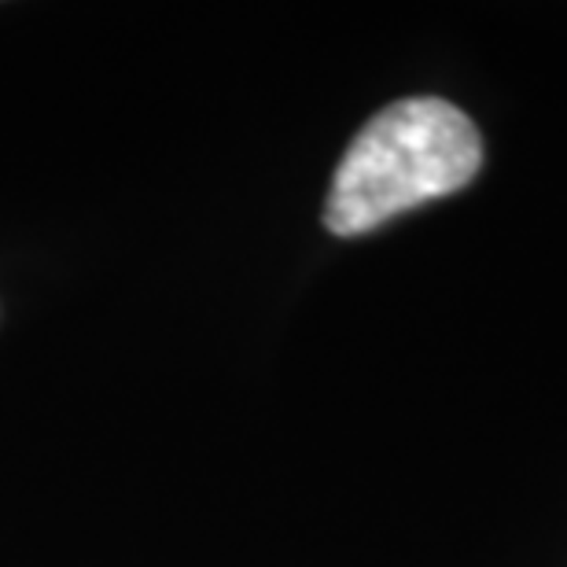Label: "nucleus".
<instances>
[{
    "label": "nucleus",
    "instance_id": "obj_1",
    "mask_svg": "<svg viewBox=\"0 0 567 567\" xmlns=\"http://www.w3.org/2000/svg\"><path fill=\"white\" fill-rule=\"evenodd\" d=\"M483 166L472 118L439 96H410L372 115L339 158L324 203L336 236H361L464 188Z\"/></svg>",
    "mask_w": 567,
    "mask_h": 567
}]
</instances>
